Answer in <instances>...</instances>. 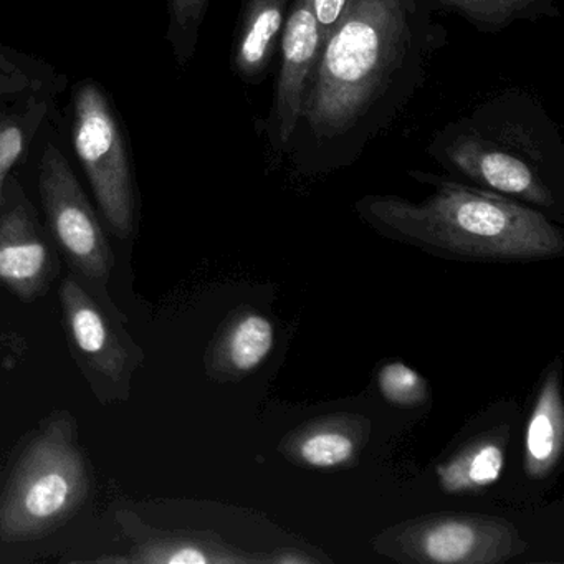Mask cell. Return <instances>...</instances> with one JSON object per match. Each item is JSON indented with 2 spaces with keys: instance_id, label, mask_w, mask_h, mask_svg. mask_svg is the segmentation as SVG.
<instances>
[{
  "instance_id": "ffe728a7",
  "label": "cell",
  "mask_w": 564,
  "mask_h": 564,
  "mask_svg": "<svg viewBox=\"0 0 564 564\" xmlns=\"http://www.w3.org/2000/svg\"><path fill=\"white\" fill-rule=\"evenodd\" d=\"M45 105H37L32 113L24 117L8 118L4 130L0 133V194L8 184L12 167L21 160L25 144L31 140L37 124L41 123V113H44Z\"/></svg>"
},
{
  "instance_id": "7a4b0ae2",
  "label": "cell",
  "mask_w": 564,
  "mask_h": 564,
  "mask_svg": "<svg viewBox=\"0 0 564 564\" xmlns=\"http://www.w3.org/2000/svg\"><path fill=\"white\" fill-rule=\"evenodd\" d=\"M435 187L421 203L371 194L356 214L382 237L460 262H540L564 253V232L520 200L457 181L411 173Z\"/></svg>"
},
{
  "instance_id": "4fadbf2b",
  "label": "cell",
  "mask_w": 564,
  "mask_h": 564,
  "mask_svg": "<svg viewBox=\"0 0 564 564\" xmlns=\"http://www.w3.org/2000/svg\"><path fill=\"white\" fill-rule=\"evenodd\" d=\"M273 345L272 323L256 310H239L227 318L207 349V375L214 381H239L265 361Z\"/></svg>"
},
{
  "instance_id": "cb8c5ba5",
  "label": "cell",
  "mask_w": 564,
  "mask_h": 564,
  "mask_svg": "<svg viewBox=\"0 0 564 564\" xmlns=\"http://www.w3.org/2000/svg\"><path fill=\"white\" fill-rule=\"evenodd\" d=\"M411 14L417 15V18L424 19V21H431L432 6L434 0H399Z\"/></svg>"
},
{
  "instance_id": "d6986e66",
  "label": "cell",
  "mask_w": 564,
  "mask_h": 564,
  "mask_svg": "<svg viewBox=\"0 0 564 564\" xmlns=\"http://www.w3.org/2000/svg\"><path fill=\"white\" fill-rule=\"evenodd\" d=\"M379 391L389 404L417 408L427 401V382L404 362H388L378 375Z\"/></svg>"
},
{
  "instance_id": "5b68a950",
  "label": "cell",
  "mask_w": 564,
  "mask_h": 564,
  "mask_svg": "<svg viewBox=\"0 0 564 564\" xmlns=\"http://www.w3.org/2000/svg\"><path fill=\"white\" fill-rule=\"evenodd\" d=\"M372 547L405 564H503L527 553L528 543L505 518L434 513L388 528Z\"/></svg>"
},
{
  "instance_id": "e0dca14e",
  "label": "cell",
  "mask_w": 564,
  "mask_h": 564,
  "mask_svg": "<svg viewBox=\"0 0 564 564\" xmlns=\"http://www.w3.org/2000/svg\"><path fill=\"white\" fill-rule=\"evenodd\" d=\"M557 0H434V6L460 15L478 31H503L524 19L556 15Z\"/></svg>"
},
{
  "instance_id": "277c9868",
  "label": "cell",
  "mask_w": 564,
  "mask_h": 564,
  "mask_svg": "<svg viewBox=\"0 0 564 564\" xmlns=\"http://www.w3.org/2000/svg\"><path fill=\"white\" fill-rule=\"evenodd\" d=\"M90 475L72 415L57 414L22 452L0 498V540H37L87 500Z\"/></svg>"
},
{
  "instance_id": "52a82bcc",
  "label": "cell",
  "mask_w": 564,
  "mask_h": 564,
  "mask_svg": "<svg viewBox=\"0 0 564 564\" xmlns=\"http://www.w3.org/2000/svg\"><path fill=\"white\" fill-rule=\"evenodd\" d=\"M74 148L111 232H134V184L127 143L104 90L85 82L74 97Z\"/></svg>"
},
{
  "instance_id": "2e32d148",
  "label": "cell",
  "mask_w": 564,
  "mask_h": 564,
  "mask_svg": "<svg viewBox=\"0 0 564 564\" xmlns=\"http://www.w3.org/2000/svg\"><path fill=\"white\" fill-rule=\"evenodd\" d=\"M510 427L500 425L478 435L447 462L437 465V480L445 494H465L491 487L501 477Z\"/></svg>"
},
{
  "instance_id": "7c38bea8",
  "label": "cell",
  "mask_w": 564,
  "mask_h": 564,
  "mask_svg": "<svg viewBox=\"0 0 564 564\" xmlns=\"http://www.w3.org/2000/svg\"><path fill=\"white\" fill-rule=\"evenodd\" d=\"M371 437V421L361 414L323 415L293 429L279 452L299 467L333 470L352 467Z\"/></svg>"
},
{
  "instance_id": "44dd1931",
  "label": "cell",
  "mask_w": 564,
  "mask_h": 564,
  "mask_svg": "<svg viewBox=\"0 0 564 564\" xmlns=\"http://www.w3.org/2000/svg\"><path fill=\"white\" fill-rule=\"evenodd\" d=\"M41 87V78L35 77L28 65L15 61L12 55L0 52V97L21 95Z\"/></svg>"
},
{
  "instance_id": "9c48e42d",
  "label": "cell",
  "mask_w": 564,
  "mask_h": 564,
  "mask_svg": "<svg viewBox=\"0 0 564 564\" xmlns=\"http://www.w3.org/2000/svg\"><path fill=\"white\" fill-rule=\"evenodd\" d=\"M282 65L276 82L275 100L265 121L270 148L275 154L289 153L299 128L318 64L323 39L310 0H293L283 29Z\"/></svg>"
},
{
  "instance_id": "3957f363",
  "label": "cell",
  "mask_w": 564,
  "mask_h": 564,
  "mask_svg": "<svg viewBox=\"0 0 564 564\" xmlns=\"http://www.w3.org/2000/svg\"><path fill=\"white\" fill-rule=\"evenodd\" d=\"M556 133L523 95H503L435 134L429 148L452 176L531 207L556 206L546 174Z\"/></svg>"
},
{
  "instance_id": "8fae6325",
  "label": "cell",
  "mask_w": 564,
  "mask_h": 564,
  "mask_svg": "<svg viewBox=\"0 0 564 564\" xmlns=\"http://www.w3.org/2000/svg\"><path fill=\"white\" fill-rule=\"evenodd\" d=\"M123 533L133 541L128 563L246 564L265 563V554H249L210 531H161L128 510L117 513Z\"/></svg>"
},
{
  "instance_id": "8992f818",
  "label": "cell",
  "mask_w": 564,
  "mask_h": 564,
  "mask_svg": "<svg viewBox=\"0 0 564 564\" xmlns=\"http://www.w3.org/2000/svg\"><path fill=\"white\" fill-rule=\"evenodd\" d=\"M39 189L52 236L77 276L101 303L118 312L108 293L115 253L62 151L48 144L39 170Z\"/></svg>"
},
{
  "instance_id": "d4e9b609",
  "label": "cell",
  "mask_w": 564,
  "mask_h": 564,
  "mask_svg": "<svg viewBox=\"0 0 564 564\" xmlns=\"http://www.w3.org/2000/svg\"><path fill=\"white\" fill-rule=\"evenodd\" d=\"M6 123H8V117L0 118V133L4 130Z\"/></svg>"
},
{
  "instance_id": "9a60e30c",
  "label": "cell",
  "mask_w": 564,
  "mask_h": 564,
  "mask_svg": "<svg viewBox=\"0 0 564 564\" xmlns=\"http://www.w3.org/2000/svg\"><path fill=\"white\" fill-rule=\"evenodd\" d=\"M564 448V405L561 398V362L554 361L544 376L527 425L523 467L534 480L546 478Z\"/></svg>"
},
{
  "instance_id": "5bb4252c",
  "label": "cell",
  "mask_w": 564,
  "mask_h": 564,
  "mask_svg": "<svg viewBox=\"0 0 564 564\" xmlns=\"http://www.w3.org/2000/svg\"><path fill=\"white\" fill-rule=\"evenodd\" d=\"M290 0H246L232 48V68L246 84L269 70L285 29Z\"/></svg>"
},
{
  "instance_id": "7402d4cb",
  "label": "cell",
  "mask_w": 564,
  "mask_h": 564,
  "mask_svg": "<svg viewBox=\"0 0 564 564\" xmlns=\"http://www.w3.org/2000/svg\"><path fill=\"white\" fill-rule=\"evenodd\" d=\"M310 4H312L313 14L318 22L319 34L325 44L326 37L332 34L333 29L345 14L349 0H310Z\"/></svg>"
},
{
  "instance_id": "6da1fadb",
  "label": "cell",
  "mask_w": 564,
  "mask_h": 564,
  "mask_svg": "<svg viewBox=\"0 0 564 564\" xmlns=\"http://www.w3.org/2000/svg\"><path fill=\"white\" fill-rule=\"evenodd\" d=\"M435 47L432 21L399 0H349L319 52L289 153L313 167L355 161L404 110Z\"/></svg>"
},
{
  "instance_id": "30bf717a",
  "label": "cell",
  "mask_w": 564,
  "mask_h": 564,
  "mask_svg": "<svg viewBox=\"0 0 564 564\" xmlns=\"http://www.w3.org/2000/svg\"><path fill=\"white\" fill-rule=\"evenodd\" d=\"M57 260L48 249L24 199L0 194V286L22 302L45 295L57 276Z\"/></svg>"
},
{
  "instance_id": "ac0fdd59",
  "label": "cell",
  "mask_w": 564,
  "mask_h": 564,
  "mask_svg": "<svg viewBox=\"0 0 564 564\" xmlns=\"http://www.w3.org/2000/svg\"><path fill=\"white\" fill-rule=\"evenodd\" d=\"M209 6L210 0H166L170 18L167 41L180 67H186L196 52L200 28Z\"/></svg>"
},
{
  "instance_id": "ba28073f",
  "label": "cell",
  "mask_w": 564,
  "mask_h": 564,
  "mask_svg": "<svg viewBox=\"0 0 564 564\" xmlns=\"http://www.w3.org/2000/svg\"><path fill=\"white\" fill-rule=\"evenodd\" d=\"M61 302L72 351L94 389L127 398L143 352L121 326V313L108 308L74 275L62 282Z\"/></svg>"
},
{
  "instance_id": "603a6c76",
  "label": "cell",
  "mask_w": 564,
  "mask_h": 564,
  "mask_svg": "<svg viewBox=\"0 0 564 564\" xmlns=\"http://www.w3.org/2000/svg\"><path fill=\"white\" fill-rule=\"evenodd\" d=\"M319 560L310 556L305 551L293 550V547H286V550L275 551L273 554H265V563H279V564H305V563H318Z\"/></svg>"
}]
</instances>
